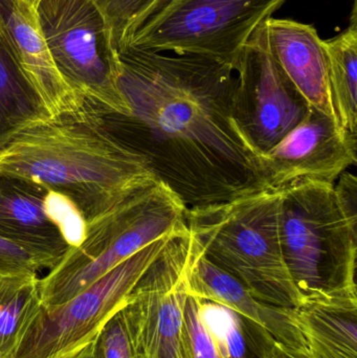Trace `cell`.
Here are the masks:
<instances>
[{
  "label": "cell",
  "instance_id": "17",
  "mask_svg": "<svg viewBox=\"0 0 357 358\" xmlns=\"http://www.w3.org/2000/svg\"><path fill=\"white\" fill-rule=\"evenodd\" d=\"M331 99L340 125L357 136V8L354 1L350 24L335 37L323 40Z\"/></svg>",
  "mask_w": 357,
  "mask_h": 358
},
{
  "label": "cell",
  "instance_id": "4",
  "mask_svg": "<svg viewBox=\"0 0 357 358\" xmlns=\"http://www.w3.org/2000/svg\"><path fill=\"white\" fill-rule=\"evenodd\" d=\"M281 189L188 208L187 223L201 255L236 278L257 300L283 308L303 304L283 256Z\"/></svg>",
  "mask_w": 357,
  "mask_h": 358
},
{
  "label": "cell",
  "instance_id": "24",
  "mask_svg": "<svg viewBox=\"0 0 357 358\" xmlns=\"http://www.w3.org/2000/svg\"><path fill=\"white\" fill-rule=\"evenodd\" d=\"M123 307L105 323L92 341V350L96 357L143 358Z\"/></svg>",
  "mask_w": 357,
  "mask_h": 358
},
{
  "label": "cell",
  "instance_id": "15",
  "mask_svg": "<svg viewBox=\"0 0 357 358\" xmlns=\"http://www.w3.org/2000/svg\"><path fill=\"white\" fill-rule=\"evenodd\" d=\"M46 191L35 183L0 178V235L61 260L68 246L46 216Z\"/></svg>",
  "mask_w": 357,
  "mask_h": 358
},
{
  "label": "cell",
  "instance_id": "26",
  "mask_svg": "<svg viewBox=\"0 0 357 358\" xmlns=\"http://www.w3.org/2000/svg\"><path fill=\"white\" fill-rule=\"evenodd\" d=\"M247 338L253 352L259 358H314L308 350L289 348L275 340L270 334L254 324L245 322Z\"/></svg>",
  "mask_w": 357,
  "mask_h": 358
},
{
  "label": "cell",
  "instance_id": "23",
  "mask_svg": "<svg viewBox=\"0 0 357 358\" xmlns=\"http://www.w3.org/2000/svg\"><path fill=\"white\" fill-rule=\"evenodd\" d=\"M182 358H222L201 315V302L189 294L182 327Z\"/></svg>",
  "mask_w": 357,
  "mask_h": 358
},
{
  "label": "cell",
  "instance_id": "20",
  "mask_svg": "<svg viewBox=\"0 0 357 358\" xmlns=\"http://www.w3.org/2000/svg\"><path fill=\"white\" fill-rule=\"evenodd\" d=\"M201 302L203 322L211 332L222 358H251L247 328L242 317L216 303L203 300Z\"/></svg>",
  "mask_w": 357,
  "mask_h": 358
},
{
  "label": "cell",
  "instance_id": "25",
  "mask_svg": "<svg viewBox=\"0 0 357 358\" xmlns=\"http://www.w3.org/2000/svg\"><path fill=\"white\" fill-rule=\"evenodd\" d=\"M59 259L48 252L36 250L0 235V273L25 275L38 273L42 269H52Z\"/></svg>",
  "mask_w": 357,
  "mask_h": 358
},
{
  "label": "cell",
  "instance_id": "27",
  "mask_svg": "<svg viewBox=\"0 0 357 358\" xmlns=\"http://www.w3.org/2000/svg\"><path fill=\"white\" fill-rule=\"evenodd\" d=\"M73 358H98L96 357V355H94V350H92V345H88L87 347H86L85 349H84L82 352H80L79 355H77V357Z\"/></svg>",
  "mask_w": 357,
  "mask_h": 358
},
{
  "label": "cell",
  "instance_id": "13",
  "mask_svg": "<svg viewBox=\"0 0 357 358\" xmlns=\"http://www.w3.org/2000/svg\"><path fill=\"white\" fill-rule=\"evenodd\" d=\"M264 27L272 58L296 90L312 108L340 125L331 99L326 52L316 27L274 17Z\"/></svg>",
  "mask_w": 357,
  "mask_h": 358
},
{
  "label": "cell",
  "instance_id": "9",
  "mask_svg": "<svg viewBox=\"0 0 357 358\" xmlns=\"http://www.w3.org/2000/svg\"><path fill=\"white\" fill-rule=\"evenodd\" d=\"M199 252L190 229L173 236L128 296L124 313L143 358H182L189 273Z\"/></svg>",
  "mask_w": 357,
  "mask_h": 358
},
{
  "label": "cell",
  "instance_id": "6",
  "mask_svg": "<svg viewBox=\"0 0 357 358\" xmlns=\"http://www.w3.org/2000/svg\"><path fill=\"white\" fill-rule=\"evenodd\" d=\"M285 1L167 0L119 52L133 48L197 55L236 69L247 42Z\"/></svg>",
  "mask_w": 357,
  "mask_h": 358
},
{
  "label": "cell",
  "instance_id": "10",
  "mask_svg": "<svg viewBox=\"0 0 357 358\" xmlns=\"http://www.w3.org/2000/svg\"><path fill=\"white\" fill-rule=\"evenodd\" d=\"M235 71L237 121L262 155L301 123L310 106L272 58L264 23L247 42Z\"/></svg>",
  "mask_w": 357,
  "mask_h": 358
},
{
  "label": "cell",
  "instance_id": "28",
  "mask_svg": "<svg viewBox=\"0 0 357 358\" xmlns=\"http://www.w3.org/2000/svg\"><path fill=\"white\" fill-rule=\"evenodd\" d=\"M31 1L35 2V1H36V0H31Z\"/></svg>",
  "mask_w": 357,
  "mask_h": 358
},
{
  "label": "cell",
  "instance_id": "21",
  "mask_svg": "<svg viewBox=\"0 0 357 358\" xmlns=\"http://www.w3.org/2000/svg\"><path fill=\"white\" fill-rule=\"evenodd\" d=\"M117 52L167 0H94Z\"/></svg>",
  "mask_w": 357,
  "mask_h": 358
},
{
  "label": "cell",
  "instance_id": "19",
  "mask_svg": "<svg viewBox=\"0 0 357 358\" xmlns=\"http://www.w3.org/2000/svg\"><path fill=\"white\" fill-rule=\"evenodd\" d=\"M48 117L0 36V147L31 124Z\"/></svg>",
  "mask_w": 357,
  "mask_h": 358
},
{
  "label": "cell",
  "instance_id": "16",
  "mask_svg": "<svg viewBox=\"0 0 357 358\" xmlns=\"http://www.w3.org/2000/svg\"><path fill=\"white\" fill-rule=\"evenodd\" d=\"M314 358H357V304L304 303L291 309Z\"/></svg>",
  "mask_w": 357,
  "mask_h": 358
},
{
  "label": "cell",
  "instance_id": "8",
  "mask_svg": "<svg viewBox=\"0 0 357 358\" xmlns=\"http://www.w3.org/2000/svg\"><path fill=\"white\" fill-rule=\"evenodd\" d=\"M173 236L143 248L64 304L41 305L14 358L77 357L125 305L130 292Z\"/></svg>",
  "mask_w": 357,
  "mask_h": 358
},
{
  "label": "cell",
  "instance_id": "7",
  "mask_svg": "<svg viewBox=\"0 0 357 358\" xmlns=\"http://www.w3.org/2000/svg\"><path fill=\"white\" fill-rule=\"evenodd\" d=\"M57 69L94 115L129 113L117 86V52L94 0H36Z\"/></svg>",
  "mask_w": 357,
  "mask_h": 358
},
{
  "label": "cell",
  "instance_id": "29",
  "mask_svg": "<svg viewBox=\"0 0 357 358\" xmlns=\"http://www.w3.org/2000/svg\"><path fill=\"white\" fill-rule=\"evenodd\" d=\"M354 1H356V0H354Z\"/></svg>",
  "mask_w": 357,
  "mask_h": 358
},
{
  "label": "cell",
  "instance_id": "5",
  "mask_svg": "<svg viewBox=\"0 0 357 358\" xmlns=\"http://www.w3.org/2000/svg\"><path fill=\"white\" fill-rule=\"evenodd\" d=\"M187 212L184 202L156 181L89 221L85 240L67 248L40 279L42 305L64 304L153 242L186 233Z\"/></svg>",
  "mask_w": 357,
  "mask_h": 358
},
{
  "label": "cell",
  "instance_id": "11",
  "mask_svg": "<svg viewBox=\"0 0 357 358\" xmlns=\"http://www.w3.org/2000/svg\"><path fill=\"white\" fill-rule=\"evenodd\" d=\"M356 138L310 107L301 123L260 155L266 187L280 189L301 179L335 182L356 163Z\"/></svg>",
  "mask_w": 357,
  "mask_h": 358
},
{
  "label": "cell",
  "instance_id": "18",
  "mask_svg": "<svg viewBox=\"0 0 357 358\" xmlns=\"http://www.w3.org/2000/svg\"><path fill=\"white\" fill-rule=\"evenodd\" d=\"M41 305L38 273H0V358H14Z\"/></svg>",
  "mask_w": 357,
  "mask_h": 358
},
{
  "label": "cell",
  "instance_id": "1",
  "mask_svg": "<svg viewBox=\"0 0 357 358\" xmlns=\"http://www.w3.org/2000/svg\"><path fill=\"white\" fill-rule=\"evenodd\" d=\"M117 86L129 113L103 122L187 208L268 189L259 152L237 121L231 65L126 48L117 52Z\"/></svg>",
  "mask_w": 357,
  "mask_h": 358
},
{
  "label": "cell",
  "instance_id": "22",
  "mask_svg": "<svg viewBox=\"0 0 357 358\" xmlns=\"http://www.w3.org/2000/svg\"><path fill=\"white\" fill-rule=\"evenodd\" d=\"M44 210L57 227L68 248H77L85 240L88 223L77 204L60 192L48 189Z\"/></svg>",
  "mask_w": 357,
  "mask_h": 358
},
{
  "label": "cell",
  "instance_id": "2",
  "mask_svg": "<svg viewBox=\"0 0 357 358\" xmlns=\"http://www.w3.org/2000/svg\"><path fill=\"white\" fill-rule=\"evenodd\" d=\"M0 178L20 179L71 198L87 223L156 182L142 155L102 117H44L0 147Z\"/></svg>",
  "mask_w": 357,
  "mask_h": 358
},
{
  "label": "cell",
  "instance_id": "3",
  "mask_svg": "<svg viewBox=\"0 0 357 358\" xmlns=\"http://www.w3.org/2000/svg\"><path fill=\"white\" fill-rule=\"evenodd\" d=\"M281 189L283 256L304 303H357V179H301Z\"/></svg>",
  "mask_w": 357,
  "mask_h": 358
},
{
  "label": "cell",
  "instance_id": "12",
  "mask_svg": "<svg viewBox=\"0 0 357 358\" xmlns=\"http://www.w3.org/2000/svg\"><path fill=\"white\" fill-rule=\"evenodd\" d=\"M0 36L50 119L92 113L57 69L31 0H0Z\"/></svg>",
  "mask_w": 357,
  "mask_h": 358
},
{
  "label": "cell",
  "instance_id": "14",
  "mask_svg": "<svg viewBox=\"0 0 357 358\" xmlns=\"http://www.w3.org/2000/svg\"><path fill=\"white\" fill-rule=\"evenodd\" d=\"M188 287L190 296L231 309L243 321L262 328L281 344L296 350H307L301 332L291 320V308L257 300L236 278L205 259L201 248L191 267Z\"/></svg>",
  "mask_w": 357,
  "mask_h": 358
}]
</instances>
